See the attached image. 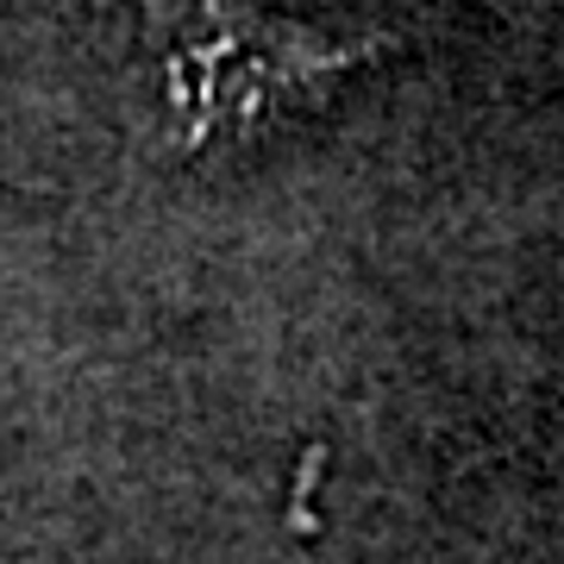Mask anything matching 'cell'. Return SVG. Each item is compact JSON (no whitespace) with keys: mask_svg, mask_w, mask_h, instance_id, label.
<instances>
[{"mask_svg":"<svg viewBox=\"0 0 564 564\" xmlns=\"http://www.w3.org/2000/svg\"><path fill=\"white\" fill-rule=\"evenodd\" d=\"M144 57L158 69L163 144L176 158H207L220 144H245L276 120H295L326 101V88L389 39H321L314 25L263 13L258 0H139Z\"/></svg>","mask_w":564,"mask_h":564,"instance_id":"6da1fadb","label":"cell"}]
</instances>
